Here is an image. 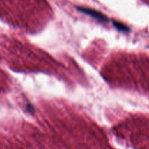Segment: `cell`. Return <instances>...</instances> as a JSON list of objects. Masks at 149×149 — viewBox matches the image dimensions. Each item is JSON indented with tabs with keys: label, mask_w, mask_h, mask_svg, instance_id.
<instances>
[{
	"label": "cell",
	"mask_w": 149,
	"mask_h": 149,
	"mask_svg": "<svg viewBox=\"0 0 149 149\" xmlns=\"http://www.w3.org/2000/svg\"><path fill=\"white\" fill-rule=\"evenodd\" d=\"M77 10H78L79 11L81 12V13H84V14L88 15L97 19V20H100V21L105 22V23H107L108 22V18L106 17V15H104L102 14L100 12L97 11V10L88 8V7H77Z\"/></svg>",
	"instance_id": "6da1fadb"
},
{
	"label": "cell",
	"mask_w": 149,
	"mask_h": 149,
	"mask_svg": "<svg viewBox=\"0 0 149 149\" xmlns=\"http://www.w3.org/2000/svg\"><path fill=\"white\" fill-rule=\"evenodd\" d=\"M113 24H114L115 27L117 29H119V30L120 31H129V28L127 27V26H125V24H123V23H119V22H116V21H114L113 22Z\"/></svg>",
	"instance_id": "7a4b0ae2"
},
{
	"label": "cell",
	"mask_w": 149,
	"mask_h": 149,
	"mask_svg": "<svg viewBox=\"0 0 149 149\" xmlns=\"http://www.w3.org/2000/svg\"><path fill=\"white\" fill-rule=\"evenodd\" d=\"M26 109H27L28 111H29V112H31V111H33V108H32L30 104L27 105V107H26Z\"/></svg>",
	"instance_id": "3957f363"
}]
</instances>
